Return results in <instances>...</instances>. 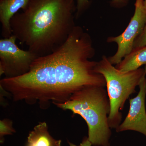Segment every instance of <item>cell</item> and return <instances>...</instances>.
<instances>
[{"instance_id":"cell-1","label":"cell","mask_w":146,"mask_h":146,"mask_svg":"<svg viewBox=\"0 0 146 146\" xmlns=\"http://www.w3.org/2000/svg\"><path fill=\"white\" fill-rule=\"evenodd\" d=\"M95 54L90 35L76 26L63 44L36 58L28 72L2 79L1 89L11 94L14 101L29 104L37 102L43 109L50 102H64L85 87L106 86L103 76L95 72L98 61L90 60Z\"/></svg>"},{"instance_id":"cell-2","label":"cell","mask_w":146,"mask_h":146,"mask_svg":"<svg viewBox=\"0 0 146 146\" xmlns=\"http://www.w3.org/2000/svg\"><path fill=\"white\" fill-rule=\"evenodd\" d=\"M76 0H31L10 21L12 34L38 56L52 52L74 28Z\"/></svg>"},{"instance_id":"cell-3","label":"cell","mask_w":146,"mask_h":146,"mask_svg":"<svg viewBox=\"0 0 146 146\" xmlns=\"http://www.w3.org/2000/svg\"><path fill=\"white\" fill-rule=\"evenodd\" d=\"M53 104L83 118L88 126V138L92 145L106 146L110 144L112 135L108 123L110 106L104 87H85L74 93L64 102Z\"/></svg>"},{"instance_id":"cell-4","label":"cell","mask_w":146,"mask_h":146,"mask_svg":"<svg viewBox=\"0 0 146 146\" xmlns=\"http://www.w3.org/2000/svg\"><path fill=\"white\" fill-rule=\"evenodd\" d=\"M95 71L102 75L105 79L110 106L108 123L110 128L116 129L122 121V114L120 111L131 95L136 93V87L146 75V66L135 70L121 72L103 55L98 62Z\"/></svg>"},{"instance_id":"cell-5","label":"cell","mask_w":146,"mask_h":146,"mask_svg":"<svg viewBox=\"0 0 146 146\" xmlns=\"http://www.w3.org/2000/svg\"><path fill=\"white\" fill-rule=\"evenodd\" d=\"M13 34L0 39V74L5 78L22 76L28 72L38 56L30 51L22 50L16 43Z\"/></svg>"},{"instance_id":"cell-6","label":"cell","mask_w":146,"mask_h":146,"mask_svg":"<svg viewBox=\"0 0 146 146\" xmlns=\"http://www.w3.org/2000/svg\"><path fill=\"white\" fill-rule=\"evenodd\" d=\"M146 25V7L144 0H136L134 14L125 30L117 36L107 38V42L116 43L118 46L116 53L108 57L111 64H119L132 50L135 40L142 33Z\"/></svg>"},{"instance_id":"cell-7","label":"cell","mask_w":146,"mask_h":146,"mask_svg":"<svg viewBox=\"0 0 146 146\" xmlns=\"http://www.w3.org/2000/svg\"><path fill=\"white\" fill-rule=\"evenodd\" d=\"M146 76H144L139 84L140 90L138 95L129 99L128 113L123 121L116 129L117 132L134 131L142 133L146 137Z\"/></svg>"},{"instance_id":"cell-8","label":"cell","mask_w":146,"mask_h":146,"mask_svg":"<svg viewBox=\"0 0 146 146\" xmlns=\"http://www.w3.org/2000/svg\"><path fill=\"white\" fill-rule=\"evenodd\" d=\"M31 0H0L1 35L7 38L12 35L10 27L11 18L21 9L24 10Z\"/></svg>"},{"instance_id":"cell-9","label":"cell","mask_w":146,"mask_h":146,"mask_svg":"<svg viewBox=\"0 0 146 146\" xmlns=\"http://www.w3.org/2000/svg\"><path fill=\"white\" fill-rule=\"evenodd\" d=\"M60 140H56L50 134L45 122L39 123L29 133L25 146H61Z\"/></svg>"},{"instance_id":"cell-10","label":"cell","mask_w":146,"mask_h":146,"mask_svg":"<svg viewBox=\"0 0 146 146\" xmlns=\"http://www.w3.org/2000/svg\"><path fill=\"white\" fill-rule=\"evenodd\" d=\"M146 64V46L133 48L115 67L123 72L135 70Z\"/></svg>"},{"instance_id":"cell-11","label":"cell","mask_w":146,"mask_h":146,"mask_svg":"<svg viewBox=\"0 0 146 146\" xmlns=\"http://www.w3.org/2000/svg\"><path fill=\"white\" fill-rule=\"evenodd\" d=\"M15 132L12 126V123L11 120L5 119L0 121V137L1 143L3 141V137L5 135H11Z\"/></svg>"},{"instance_id":"cell-12","label":"cell","mask_w":146,"mask_h":146,"mask_svg":"<svg viewBox=\"0 0 146 146\" xmlns=\"http://www.w3.org/2000/svg\"><path fill=\"white\" fill-rule=\"evenodd\" d=\"M76 18H78L81 16L87 7H89V0H76Z\"/></svg>"},{"instance_id":"cell-13","label":"cell","mask_w":146,"mask_h":146,"mask_svg":"<svg viewBox=\"0 0 146 146\" xmlns=\"http://www.w3.org/2000/svg\"><path fill=\"white\" fill-rule=\"evenodd\" d=\"M146 46V25L141 34L136 38L133 44V49Z\"/></svg>"},{"instance_id":"cell-14","label":"cell","mask_w":146,"mask_h":146,"mask_svg":"<svg viewBox=\"0 0 146 146\" xmlns=\"http://www.w3.org/2000/svg\"><path fill=\"white\" fill-rule=\"evenodd\" d=\"M68 142L70 146H91L92 145L91 142L89 141L88 137H86L84 138L82 142L80 145L78 146L76 145L69 142V141H68Z\"/></svg>"},{"instance_id":"cell-15","label":"cell","mask_w":146,"mask_h":146,"mask_svg":"<svg viewBox=\"0 0 146 146\" xmlns=\"http://www.w3.org/2000/svg\"><path fill=\"white\" fill-rule=\"evenodd\" d=\"M128 0H112V3L117 7H123L126 5Z\"/></svg>"},{"instance_id":"cell-16","label":"cell","mask_w":146,"mask_h":146,"mask_svg":"<svg viewBox=\"0 0 146 146\" xmlns=\"http://www.w3.org/2000/svg\"><path fill=\"white\" fill-rule=\"evenodd\" d=\"M144 3H145V6L146 7V0H144Z\"/></svg>"},{"instance_id":"cell-17","label":"cell","mask_w":146,"mask_h":146,"mask_svg":"<svg viewBox=\"0 0 146 146\" xmlns=\"http://www.w3.org/2000/svg\"><path fill=\"white\" fill-rule=\"evenodd\" d=\"M106 146H110V144H108V145H106Z\"/></svg>"}]
</instances>
